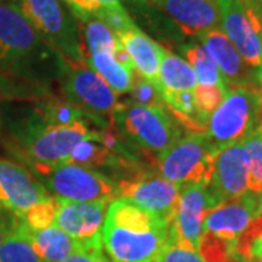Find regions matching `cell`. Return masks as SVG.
I'll return each mask as SVG.
<instances>
[{
  "label": "cell",
  "mask_w": 262,
  "mask_h": 262,
  "mask_svg": "<svg viewBox=\"0 0 262 262\" xmlns=\"http://www.w3.org/2000/svg\"><path fill=\"white\" fill-rule=\"evenodd\" d=\"M158 5L189 37L220 27L217 0H149Z\"/></svg>",
  "instance_id": "cell-18"
},
{
  "label": "cell",
  "mask_w": 262,
  "mask_h": 262,
  "mask_svg": "<svg viewBox=\"0 0 262 262\" xmlns=\"http://www.w3.org/2000/svg\"><path fill=\"white\" fill-rule=\"evenodd\" d=\"M118 39L124 50L131 57L136 73H139L144 79H147L151 83L158 86L163 47L158 42H155L137 27L125 32Z\"/></svg>",
  "instance_id": "cell-20"
},
{
  "label": "cell",
  "mask_w": 262,
  "mask_h": 262,
  "mask_svg": "<svg viewBox=\"0 0 262 262\" xmlns=\"http://www.w3.org/2000/svg\"><path fill=\"white\" fill-rule=\"evenodd\" d=\"M220 203L208 185L194 184L181 188L173 222L169 227L168 239L188 245L198 251L200 237L207 214Z\"/></svg>",
  "instance_id": "cell-12"
},
{
  "label": "cell",
  "mask_w": 262,
  "mask_h": 262,
  "mask_svg": "<svg viewBox=\"0 0 262 262\" xmlns=\"http://www.w3.org/2000/svg\"><path fill=\"white\" fill-rule=\"evenodd\" d=\"M20 229L42 262H61L79 252H91L82 242L56 226L32 230L20 222Z\"/></svg>",
  "instance_id": "cell-19"
},
{
  "label": "cell",
  "mask_w": 262,
  "mask_h": 262,
  "mask_svg": "<svg viewBox=\"0 0 262 262\" xmlns=\"http://www.w3.org/2000/svg\"><path fill=\"white\" fill-rule=\"evenodd\" d=\"M29 117L51 127H67V125H75L79 122L86 121L96 124L88 114H84L82 110L69 102L64 96H51V95L37 99ZM96 125L101 127L99 124Z\"/></svg>",
  "instance_id": "cell-22"
},
{
  "label": "cell",
  "mask_w": 262,
  "mask_h": 262,
  "mask_svg": "<svg viewBox=\"0 0 262 262\" xmlns=\"http://www.w3.org/2000/svg\"><path fill=\"white\" fill-rule=\"evenodd\" d=\"M259 16H261V20H262V2H261V8H259Z\"/></svg>",
  "instance_id": "cell-43"
},
{
  "label": "cell",
  "mask_w": 262,
  "mask_h": 262,
  "mask_svg": "<svg viewBox=\"0 0 262 262\" xmlns=\"http://www.w3.org/2000/svg\"><path fill=\"white\" fill-rule=\"evenodd\" d=\"M60 80L69 102L88 114L101 127L111 124L120 101L117 94L91 66L67 63Z\"/></svg>",
  "instance_id": "cell-8"
},
{
  "label": "cell",
  "mask_w": 262,
  "mask_h": 262,
  "mask_svg": "<svg viewBox=\"0 0 262 262\" xmlns=\"http://www.w3.org/2000/svg\"><path fill=\"white\" fill-rule=\"evenodd\" d=\"M42 179V185L56 200L89 203L114 201L118 196L115 179L94 169L67 163L51 170Z\"/></svg>",
  "instance_id": "cell-9"
},
{
  "label": "cell",
  "mask_w": 262,
  "mask_h": 262,
  "mask_svg": "<svg viewBox=\"0 0 262 262\" xmlns=\"http://www.w3.org/2000/svg\"><path fill=\"white\" fill-rule=\"evenodd\" d=\"M111 201L76 203L57 200L54 226L77 239L91 251H102V232L105 214Z\"/></svg>",
  "instance_id": "cell-14"
},
{
  "label": "cell",
  "mask_w": 262,
  "mask_h": 262,
  "mask_svg": "<svg viewBox=\"0 0 262 262\" xmlns=\"http://www.w3.org/2000/svg\"><path fill=\"white\" fill-rule=\"evenodd\" d=\"M245 3L249 6V8H252L253 10H256V12H259V8H261V2L262 0H244Z\"/></svg>",
  "instance_id": "cell-39"
},
{
  "label": "cell",
  "mask_w": 262,
  "mask_h": 262,
  "mask_svg": "<svg viewBox=\"0 0 262 262\" xmlns=\"http://www.w3.org/2000/svg\"><path fill=\"white\" fill-rule=\"evenodd\" d=\"M217 150L204 133L191 131L156 159V168L165 179L187 187L210 185Z\"/></svg>",
  "instance_id": "cell-7"
},
{
  "label": "cell",
  "mask_w": 262,
  "mask_h": 262,
  "mask_svg": "<svg viewBox=\"0 0 262 262\" xmlns=\"http://www.w3.org/2000/svg\"><path fill=\"white\" fill-rule=\"evenodd\" d=\"M18 223L19 219L16 215H13L8 210L0 207V245L15 230V227L18 226Z\"/></svg>",
  "instance_id": "cell-36"
},
{
  "label": "cell",
  "mask_w": 262,
  "mask_h": 262,
  "mask_svg": "<svg viewBox=\"0 0 262 262\" xmlns=\"http://www.w3.org/2000/svg\"><path fill=\"white\" fill-rule=\"evenodd\" d=\"M56 211L57 200L54 196H51L47 201H42L32 208H29L25 214L19 217V220L32 230H41V229L54 226Z\"/></svg>",
  "instance_id": "cell-31"
},
{
  "label": "cell",
  "mask_w": 262,
  "mask_h": 262,
  "mask_svg": "<svg viewBox=\"0 0 262 262\" xmlns=\"http://www.w3.org/2000/svg\"><path fill=\"white\" fill-rule=\"evenodd\" d=\"M42 182L22 163L0 158V207L16 217L51 198Z\"/></svg>",
  "instance_id": "cell-13"
},
{
  "label": "cell",
  "mask_w": 262,
  "mask_h": 262,
  "mask_svg": "<svg viewBox=\"0 0 262 262\" xmlns=\"http://www.w3.org/2000/svg\"><path fill=\"white\" fill-rule=\"evenodd\" d=\"M220 29L232 41L245 63L259 70L262 66V20L259 12L244 0H217Z\"/></svg>",
  "instance_id": "cell-11"
},
{
  "label": "cell",
  "mask_w": 262,
  "mask_h": 262,
  "mask_svg": "<svg viewBox=\"0 0 262 262\" xmlns=\"http://www.w3.org/2000/svg\"><path fill=\"white\" fill-rule=\"evenodd\" d=\"M201 46L225 77L229 88H259L258 72L245 63L242 56L236 50L232 41L219 28L210 29L198 35Z\"/></svg>",
  "instance_id": "cell-17"
},
{
  "label": "cell",
  "mask_w": 262,
  "mask_h": 262,
  "mask_svg": "<svg viewBox=\"0 0 262 262\" xmlns=\"http://www.w3.org/2000/svg\"><path fill=\"white\" fill-rule=\"evenodd\" d=\"M229 88L225 86H204L196 84L195 88V102L196 110L200 114V118L203 124L207 127V122L210 120L211 114L214 113L215 108L223 101L225 95L227 94Z\"/></svg>",
  "instance_id": "cell-30"
},
{
  "label": "cell",
  "mask_w": 262,
  "mask_h": 262,
  "mask_svg": "<svg viewBox=\"0 0 262 262\" xmlns=\"http://www.w3.org/2000/svg\"><path fill=\"white\" fill-rule=\"evenodd\" d=\"M82 3V16L77 19L79 22L84 18L95 15L96 12L106 6H114V5H121V0H80Z\"/></svg>",
  "instance_id": "cell-35"
},
{
  "label": "cell",
  "mask_w": 262,
  "mask_h": 262,
  "mask_svg": "<svg viewBox=\"0 0 262 262\" xmlns=\"http://www.w3.org/2000/svg\"><path fill=\"white\" fill-rule=\"evenodd\" d=\"M258 204L259 195L252 192L219 204L207 214L201 236L236 246L237 237L251 223Z\"/></svg>",
  "instance_id": "cell-15"
},
{
  "label": "cell",
  "mask_w": 262,
  "mask_h": 262,
  "mask_svg": "<svg viewBox=\"0 0 262 262\" xmlns=\"http://www.w3.org/2000/svg\"><path fill=\"white\" fill-rule=\"evenodd\" d=\"M153 262H206L196 249L168 239Z\"/></svg>",
  "instance_id": "cell-34"
},
{
  "label": "cell",
  "mask_w": 262,
  "mask_h": 262,
  "mask_svg": "<svg viewBox=\"0 0 262 262\" xmlns=\"http://www.w3.org/2000/svg\"><path fill=\"white\" fill-rule=\"evenodd\" d=\"M169 227L159 215L115 198L105 214L102 248L113 262H153L168 241Z\"/></svg>",
  "instance_id": "cell-2"
},
{
  "label": "cell",
  "mask_w": 262,
  "mask_h": 262,
  "mask_svg": "<svg viewBox=\"0 0 262 262\" xmlns=\"http://www.w3.org/2000/svg\"><path fill=\"white\" fill-rule=\"evenodd\" d=\"M80 25H82V35L84 38V44H86L89 54L98 53V51L115 53V50L121 44L113 31L95 15H91V16L84 18L83 20H80Z\"/></svg>",
  "instance_id": "cell-26"
},
{
  "label": "cell",
  "mask_w": 262,
  "mask_h": 262,
  "mask_svg": "<svg viewBox=\"0 0 262 262\" xmlns=\"http://www.w3.org/2000/svg\"><path fill=\"white\" fill-rule=\"evenodd\" d=\"M117 198H124L136 206L159 215L169 225L173 222L181 187L165 179L160 173L141 166L130 175L117 179Z\"/></svg>",
  "instance_id": "cell-10"
},
{
  "label": "cell",
  "mask_w": 262,
  "mask_h": 262,
  "mask_svg": "<svg viewBox=\"0 0 262 262\" xmlns=\"http://www.w3.org/2000/svg\"><path fill=\"white\" fill-rule=\"evenodd\" d=\"M196 84L198 79L195 72L187 60L163 48L158 80V89L162 101L169 95L192 92L195 91Z\"/></svg>",
  "instance_id": "cell-21"
},
{
  "label": "cell",
  "mask_w": 262,
  "mask_h": 262,
  "mask_svg": "<svg viewBox=\"0 0 262 262\" xmlns=\"http://www.w3.org/2000/svg\"><path fill=\"white\" fill-rule=\"evenodd\" d=\"M96 18H99L108 28L115 34V37L120 38L125 32L134 29L137 25L133 22L128 12L124 9L122 5H114L99 9L95 13Z\"/></svg>",
  "instance_id": "cell-33"
},
{
  "label": "cell",
  "mask_w": 262,
  "mask_h": 262,
  "mask_svg": "<svg viewBox=\"0 0 262 262\" xmlns=\"http://www.w3.org/2000/svg\"><path fill=\"white\" fill-rule=\"evenodd\" d=\"M0 3H8V5H15V6H20L22 0H0Z\"/></svg>",
  "instance_id": "cell-40"
},
{
  "label": "cell",
  "mask_w": 262,
  "mask_h": 262,
  "mask_svg": "<svg viewBox=\"0 0 262 262\" xmlns=\"http://www.w3.org/2000/svg\"><path fill=\"white\" fill-rule=\"evenodd\" d=\"M236 255L242 262H262V194L251 223L236 241Z\"/></svg>",
  "instance_id": "cell-25"
},
{
  "label": "cell",
  "mask_w": 262,
  "mask_h": 262,
  "mask_svg": "<svg viewBox=\"0 0 262 262\" xmlns=\"http://www.w3.org/2000/svg\"><path fill=\"white\" fill-rule=\"evenodd\" d=\"M47 86L31 83L25 80L13 79L0 73V98L2 99H15V101H37L44 96H48Z\"/></svg>",
  "instance_id": "cell-29"
},
{
  "label": "cell",
  "mask_w": 262,
  "mask_h": 262,
  "mask_svg": "<svg viewBox=\"0 0 262 262\" xmlns=\"http://www.w3.org/2000/svg\"><path fill=\"white\" fill-rule=\"evenodd\" d=\"M99 128L102 127L91 121L51 127L28 117L12 127L8 151L41 179L58 166L67 165L76 144L94 136Z\"/></svg>",
  "instance_id": "cell-3"
},
{
  "label": "cell",
  "mask_w": 262,
  "mask_h": 262,
  "mask_svg": "<svg viewBox=\"0 0 262 262\" xmlns=\"http://www.w3.org/2000/svg\"><path fill=\"white\" fill-rule=\"evenodd\" d=\"M67 63L18 6L0 3V73L47 86L61 79Z\"/></svg>",
  "instance_id": "cell-1"
},
{
  "label": "cell",
  "mask_w": 262,
  "mask_h": 262,
  "mask_svg": "<svg viewBox=\"0 0 262 262\" xmlns=\"http://www.w3.org/2000/svg\"><path fill=\"white\" fill-rule=\"evenodd\" d=\"M248 156V191L255 195L262 194V125L253 128L242 139Z\"/></svg>",
  "instance_id": "cell-27"
},
{
  "label": "cell",
  "mask_w": 262,
  "mask_h": 262,
  "mask_svg": "<svg viewBox=\"0 0 262 262\" xmlns=\"http://www.w3.org/2000/svg\"><path fill=\"white\" fill-rule=\"evenodd\" d=\"M258 82H259V88H261L262 92V66L259 67V70H258Z\"/></svg>",
  "instance_id": "cell-41"
},
{
  "label": "cell",
  "mask_w": 262,
  "mask_h": 262,
  "mask_svg": "<svg viewBox=\"0 0 262 262\" xmlns=\"http://www.w3.org/2000/svg\"><path fill=\"white\" fill-rule=\"evenodd\" d=\"M19 9L37 32L72 64H88L79 22L63 0H22Z\"/></svg>",
  "instance_id": "cell-5"
},
{
  "label": "cell",
  "mask_w": 262,
  "mask_h": 262,
  "mask_svg": "<svg viewBox=\"0 0 262 262\" xmlns=\"http://www.w3.org/2000/svg\"><path fill=\"white\" fill-rule=\"evenodd\" d=\"M63 2L67 5V8L72 10V13L75 15L76 19L82 16V3H80V0H63Z\"/></svg>",
  "instance_id": "cell-38"
},
{
  "label": "cell",
  "mask_w": 262,
  "mask_h": 262,
  "mask_svg": "<svg viewBox=\"0 0 262 262\" xmlns=\"http://www.w3.org/2000/svg\"><path fill=\"white\" fill-rule=\"evenodd\" d=\"M261 125H262V121H261Z\"/></svg>",
  "instance_id": "cell-44"
},
{
  "label": "cell",
  "mask_w": 262,
  "mask_h": 262,
  "mask_svg": "<svg viewBox=\"0 0 262 262\" xmlns=\"http://www.w3.org/2000/svg\"><path fill=\"white\" fill-rule=\"evenodd\" d=\"M184 56L185 60L191 64V67L195 72L198 84L204 86H225L229 88L225 82V77L219 67L214 63V60L208 56L204 47L201 44H188L184 47Z\"/></svg>",
  "instance_id": "cell-24"
},
{
  "label": "cell",
  "mask_w": 262,
  "mask_h": 262,
  "mask_svg": "<svg viewBox=\"0 0 262 262\" xmlns=\"http://www.w3.org/2000/svg\"><path fill=\"white\" fill-rule=\"evenodd\" d=\"M210 191L222 204L248 194V156L242 140L217 151Z\"/></svg>",
  "instance_id": "cell-16"
},
{
  "label": "cell",
  "mask_w": 262,
  "mask_h": 262,
  "mask_svg": "<svg viewBox=\"0 0 262 262\" xmlns=\"http://www.w3.org/2000/svg\"><path fill=\"white\" fill-rule=\"evenodd\" d=\"M130 102L143 106H165L159 94V89L155 83L144 79L139 73H134L133 84L130 88ZM166 108V106H165Z\"/></svg>",
  "instance_id": "cell-32"
},
{
  "label": "cell",
  "mask_w": 262,
  "mask_h": 262,
  "mask_svg": "<svg viewBox=\"0 0 262 262\" xmlns=\"http://www.w3.org/2000/svg\"><path fill=\"white\" fill-rule=\"evenodd\" d=\"M118 131L139 150L158 159L163 151L181 139V128L165 106H143L125 101L120 102L113 115Z\"/></svg>",
  "instance_id": "cell-4"
},
{
  "label": "cell",
  "mask_w": 262,
  "mask_h": 262,
  "mask_svg": "<svg viewBox=\"0 0 262 262\" xmlns=\"http://www.w3.org/2000/svg\"><path fill=\"white\" fill-rule=\"evenodd\" d=\"M0 102H2V98H0ZM0 134H2V108H0Z\"/></svg>",
  "instance_id": "cell-42"
},
{
  "label": "cell",
  "mask_w": 262,
  "mask_h": 262,
  "mask_svg": "<svg viewBox=\"0 0 262 262\" xmlns=\"http://www.w3.org/2000/svg\"><path fill=\"white\" fill-rule=\"evenodd\" d=\"M88 64L102 77L106 84L117 95H127L130 92L134 73L122 66L111 51H98L88 57Z\"/></svg>",
  "instance_id": "cell-23"
},
{
  "label": "cell",
  "mask_w": 262,
  "mask_h": 262,
  "mask_svg": "<svg viewBox=\"0 0 262 262\" xmlns=\"http://www.w3.org/2000/svg\"><path fill=\"white\" fill-rule=\"evenodd\" d=\"M262 121V92L258 88H229L211 114L204 134L219 151L245 139Z\"/></svg>",
  "instance_id": "cell-6"
},
{
  "label": "cell",
  "mask_w": 262,
  "mask_h": 262,
  "mask_svg": "<svg viewBox=\"0 0 262 262\" xmlns=\"http://www.w3.org/2000/svg\"><path fill=\"white\" fill-rule=\"evenodd\" d=\"M61 262H111L102 251H91V252H79L66 258Z\"/></svg>",
  "instance_id": "cell-37"
},
{
  "label": "cell",
  "mask_w": 262,
  "mask_h": 262,
  "mask_svg": "<svg viewBox=\"0 0 262 262\" xmlns=\"http://www.w3.org/2000/svg\"><path fill=\"white\" fill-rule=\"evenodd\" d=\"M0 262H42L22 232L20 220L0 245Z\"/></svg>",
  "instance_id": "cell-28"
}]
</instances>
